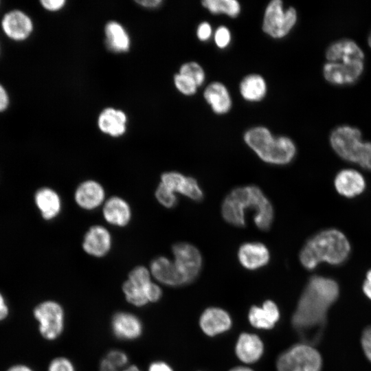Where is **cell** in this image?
Listing matches in <instances>:
<instances>
[{"mask_svg": "<svg viewBox=\"0 0 371 371\" xmlns=\"http://www.w3.org/2000/svg\"><path fill=\"white\" fill-rule=\"evenodd\" d=\"M339 294V285L332 278L313 276L308 280L291 317L294 329L306 344L319 339L326 323L328 310Z\"/></svg>", "mask_w": 371, "mask_h": 371, "instance_id": "cell-1", "label": "cell"}, {"mask_svg": "<svg viewBox=\"0 0 371 371\" xmlns=\"http://www.w3.org/2000/svg\"><path fill=\"white\" fill-rule=\"evenodd\" d=\"M254 212V221L262 230H268L273 223L274 212L271 203L258 186L250 185L233 189L224 199L221 214L229 224L241 227L246 225L245 213Z\"/></svg>", "mask_w": 371, "mask_h": 371, "instance_id": "cell-2", "label": "cell"}, {"mask_svg": "<svg viewBox=\"0 0 371 371\" xmlns=\"http://www.w3.org/2000/svg\"><path fill=\"white\" fill-rule=\"evenodd\" d=\"M350 253V245L341 231L329 228L312 236L300 252V261L308 270H313L321 262L332 265L344 263Z\"/></svg>", "mask_w": 371, "mask_h": 371, "instance_id": "cell-3", "label": "cell"}, {"mask_svg": "<svg viewBox=\"0 0 371 371\" xmlns=\"http://www.w3.org/2000/svg\"><path fill=\"white\" fill-rule=\"evenodd\" d=\"M244 140L260 159L273 165H286L295 155L294 142L285 136L274 137L265 127L258 126L248 130Z\"/></svg>", "mask_w": 371, "mask_h": 371, "instance_id": "cell-4", "label": "cell"}, {"mask_svg": "<svg viewBox=\"0 0 371 371\" xmlns=\"http://www.w3.org/2000/svg\"><path fill=\"white\" fill-rule=\"evenodd\" d=\"M276 366L278 371H321L322 359L311 345L298 344L282 352Z\"/></svg>", "mask_w": 371, "mask_h": 371, "instance_id": "cell-5", "label": "cell"}, {"mask_svg": "<svg viewBox=\"0 0 371 371\" xmlns=\"http://www.w3.org/2000/svg\"><path fill=\"white\" fill-rule=\"evenodd\" d=\"M329 142L335 153L342 159L357 164L364 141L357 127L342 124L330 132Z\"/></svg>", "mask_w": 371, "mask_h": 371, "instance_id": "cell-6", "label": "cell"}, {"mask_svg": "<svg viewBox=\"0 0 371 371\" xmlns=\"http://www.w3.org/2000/svg\"><path fill=\"white\" fill-rule=\"evenodd\" d=\"M297 20V14L294 8L285 9L280 0H273L266 8L262 30L270 36L280 38L291 32Z\"/></svg>", "mask_w": 371, "mask_h": 371, "instance_id": "cell-7", "label": "cell"}, {"mask_svg": "<svg viewBox=\"0 0 371 371\" xmlns=\"http://www.w3.org/2000/svg\"><path fill=\"white\" fill-rule=\"evenodd\" d=\"M33 314L43 338L53 341L62 335L65 329V313L60 304L53 300L43 302L34 308Z\"/></svg>", "mask_w": 371, "mask_h": 371, "instance_id": "cell-8", "label": "cell"}, {"mask_svg": "<svg viewBox=\"0 0 371 371\" xmlns=\"http://www.w3.org/2000/svg\"><path fill=\"white\" fill-rule=\"evenodd\" d=\"M364 69V60L326 61L322 74L328 83L341 87L355 83L361 77Z\"/></svg>", "mask_w": 371, "mask_h": 371, "instance_id": "cell-9", "label": "cell"}, {"mask_svg": "<svg viewBox=\"0 0 371 371\" xmlns=\"http://www.w3.org/2000/svg\"><path fill=\"white\" fill-rule=\"evenodd\" d=\"M172 252L173 261L186 283L194 281L199 276L203 263L199 249L190 243L180 242L173 245Z\"/></svg>", "mask_w": 371, "mask_h": 371, "instance_id": "cell-10", "label": "cell"}, {"mask_svg": "<svg viewBox=\"0 0 371 371\" xmlns=\"http://www.w3.org/2000/svg\"><path fill=\"white\" fill-rule=\"evenodd\" d=\"M113 335L123 341H133L139 338L144 330L142 320L135 314L127 311H117L111 320Z\"/></svg>", "mask_w": 371, "mask_h": 371, "instance_id": "cell-11", "label": "cell"}, {"mask_svg": "<svg viewBox=\"0 0 371 371\" xmlns=\"http://www.w3.org/2000/svg\"><path fill=\"white\" fill-rule=\"evenodd\" d=\"M111 247V235L105 227L100 225L91 226L86 232L82 243L84 251L95 258L105 256Z\"/></svg>", "mask_w": 371, "mask_h": 371, "instance_id": "cell-12", "label": "cell"}, {"mask_svg": "<svg viewBox=\"0 0 371 371\" xmlns=\"http://www.w3.org/2000/svg\"><path fill=\"white\" fill-rule=\"evenodd\" d=\"M76 203L85 210H93L105 201V190L103 186L94 180H86L81 182L74 192Z\"/></svg>", "mask_w": 371, "mask_h": 371, "instance_id": "cell-13", "label": "cell"}, {"mask_svg": "<svg viewBox=\"0 0 371 371\" xmlns=\"http://www.w3.org/2000/svg\"><path fill=\"white\" fill-rule=\"evenodd\" d=\"M152 277L158 282L169 286H179L187 284L173 260L165 256L153 259L150 265Z\"/></svg>", "mask_w": 371, "mask_h": 371, "instance_id": "cell-14", "label": "cell"}, {"mask_svg": "<svg viewBox=\"0 0 371 371\" xmlns=\"http://www.w3.org/2000/svg\"><path fill=\"white\" fill-rule=\"evenodd\" d=\"M238 258L240 265L249 270H256L268 264L270 253L265 245L260 242L245 243L240 246Z\"/></svg>", "mask_w": 371, "mask_h": 371, "instance_id": "cell-15", "label": "cell"}, {"mask_svg": "<svg viewBox=\"0 0 371 371\" xmlns=\"http://www.w3.org/2000/svg\"><path fill=\"white\" fill-rule=\"evenodd\" d=\"M325 57L330 62L364 60L365 54L354 40L341 38L327 47Z\"/></svg>", "mask_w": 371, "mask_h": 371, "instance_id": "cell-16", "label": "cell"}, {"mask_svg": "<svg viewBox=\"0 0 371 371\" xmlns=\"http://www.w3.org/2000/svg\"><path fill=\"white\" fill-rule=\"evenodd\" d=\"M102 215L109 224L123 227L130 223L132 213L131 207L126 200L118 196H113L104 201L102 205Z\"/></svg>", "mask_w": 371, "mask_h": 371, "instance_id": "cell-17", "label": "cell"}, {"mask_svg": "<svg viewBox=\"0 0 371 371\" xmlns=\"http://www.w3.org/2000/svg\"><path fill=\"white\" fill-rule=\"evenodd\" d=\"M334 185L339 194L347 198H352L364 191L366 181L359 172L347 168L341 170L337 174Z\"/></svg>", "mask_w": 371, "mask_h": 371, "instance_id": "cell-18", "label": "cell"}, {"mask_svg": "<svg viewBox=\"0 0 371 371\" xmlns=\"http://www.w3.org/2000/svg\"><path fill=\"white\" fill-rule=\"evenodd\" d=\"M199 324L204 333L212 337L229 329L232 320L229 315L223 309L211 307L203 311Z\"/></svg>", "mask_w": 371, "mask_h": 371, "instance_id": "cell-19", "label": "cell"}, {"mask_svg": "<svg viewBox=\"0 0 371 371\" xmlns=\"http://www.w3.org/2000/svg\"><path fill=\"white\" fill-rule=\"evenodd\" d=\"M5 33L14 40H23L32 31L31 19L20 10H12L7 13L1 22Z\"/></svg>", "mask_w": 371, "mask_h": 371, "instance_id": "cell-20", "label": "cell"}, {"mask_svg": "<svg viewBox=\"0 0 371 371\" xmlns=\"http://www.w3.org/2000/svg\"><path fill=\"white\" fill-rule=\"evenodd\" d=\"M279 317V309L271 300L265 301L262 306L251 307L248 314L249 321L254 327L265 330L272 328Z\"/></svg>", "mask_w": 371, "mask_h": 371, "instance_id": "cell-21", "label": "cell"}, {"mask_svg": "<svg viewBox=\"0 0 371 371\" xmlns=\"http://www.w3.org/2000/svg\"><path fill=\"white\" fill-rule=\"evenodd\" d=\"M263 349L262 341L256 335L244 333L237 340L235 351L241 361L251 363L261 357Z\"/></svg>", "mask_w": 371, "mask_h": 371, "instance_id": "cell-22", "label": "cell"}, {"mask_svg": "<svg viewBox=\"0 0 371 371\" xmlns=\"http://www.w3.org/2000/svg\"><path fill=\"white\" fill-rule=\"evenodd\" d=\"M125 113L113 108L104 109L98 117V126L102 132L112 137L122 135L126 131Z\"/></svg>", "mask_w": 371, "mask_h": 371, "instance_id": "cell-23", "label": "cell"}, {"mask_svg": "<svg viewBox=\"0 0 371 371\" xmlns=\"http://www.w3.org/2000/svg\"><path fill=\"white\" fill-rule=\"evenodd\" d=\"M204 98L217 114L227 113L232 106V100L226 87L221 82L209 85L203 93Z\"/></svg>", "mask_w": 371, "mask_h": 371, "instance_id": "cell-24", "label": "cell"}, {"mask_svg": "<svg viewBox=\"0 0 371 371\" xmlns=\"http://www.w3.org/2000/svg\"><path fill=\"white\" fill-rule=\"evenodd\" d=\"M35 202L45 220L54 218L61 210L62 204L58 194L49 188H43L36 192Z\"/></svg>", "mask_w": 371, "mask_h": 371, "instance_id": "cell-25", "label": "cell"}, {"mask_svg": "<svg viewBox=\"0 0 371 371\" xmlns=\"http://www.w3.org/2000/svg\"><path fill=\"white\" fill-rule=\"evenodd\" d=\"M240 92L246 100L250 102L261 100L267 93L265 80L258 74L248 75L240 82Z\"/></svg>", "mask_w": 371, "mask_h": 371, "instance_id": "cell-26", "label": "cell"}, {"mask_svg": "<svg viewBox=\"0 0 371 371\" xmlns=\"http://www.w3.org/2000/svg\"><path fill=\"white\" fill-rule=\"evenodd\" d=\"M106 43L115 52L127 51L130 46L129 36L124 28L117 22H109L105 27Z\"/></svg>", "mask_w": 371, "mask_h": 371, "instance_id": "cell-27", "label": "cell"}, {"mask_svg": "<svg viewBox=\"0 0 371 371\" xmlns=\"http://www.w3.org/2000/svg\"><path fill=\"white\" fill-rule=\"evenodd\" d=\"M201 3L212 14L223 13L236 17L240 12V3L236 0H204Z\"/></svg>", "mask_w": 371, "mask_h": 371, "instance_id": "cell-28", "label": "cell"}, {"mask_svg": "<svg viewBox=\"0 0 371 371\" xmlns=\"http://www.w3.org/2000/svg\"><path fill=\"white\" fill-rule=\"evenodd\" d=\"M122 289L126 300L133 306L142 307L149 303L145 291L128 280L123 282Z\"/></svg>", "mask_w": 371, "mask_h": 371, "instance_id": "cell-29", "label": "cell"}, {"mask_svg": "<svg viewBox=\"0 0 371 371\" xmlns=\"http://www.w3.org/2000/svg\"><path fill=\"white\" fill-rule=\"evenodd\" d=\"M187 177L176 171H168L161 175L160 183L175 194H182Z\"/></svg>", "mask_w": 371, "mask_h": 371, "instance_id": "cell-30", "label": "cell"}, {"mask_svg": "<svg viewBox=\"0 0 371 371\" xmlns=\"http://www.w3.org/2000/svg\"><path fill=\"white\" fill-rule=\"evenodd\" d=\"M127 280L144 291L147 286L153 281L150 269L142 265L137 266L131 270Z\"/></svg>", "mask_w": 371, "mask_h": 371, "instance_id": "cell-31", "label": "cell"}, {"mask_svg": "<svg viewBox=\"0 0 371 371\" xmlns=\"http://www.w3.org/2000/svg\"><path fill=\"white\" fill-rule=\"evenodd\" d=\"M179 74L191 78L196 85L201 86L205 80V72L200 65L195 62L183 64L179 69Z\"/></svg>", "mask_w": 371, "mask_h": 371, "instance_id": "cell-32", "label": "cell"}, {"mask_svg": "<svg viewBox=\"0 0 371 371\" xmlns=\"http://www.w3.org/2000/svg\"><path fill=\"white\" fill-rule=\"evenodd\" d=\"M157 201L166 208H172L177 204V197L175 192L159 183L155 192Z\"/></svg>", "mask_w": 371, "mask_h": 371, "instance_id": "cell-33", "label": "cell"}, {"mask_svg": "<svg viewBox=\"0 0 371 371\" xmlns=\"http://www.w3.org/2000/svg\"><path fill=\"white\" fill-rule=\"evenodd\" d=\"M182 195L194 201H201L204 196L203 192L198 181L192 177H187Z\"/></svg>", "mask_w": 371, "mask_h": 371, "instance_id": "cell-34", "label": "cell"}, {"mask_svg": "<svg viewBox=\"0 0 371 371\" xmlns=\"http://www.w3.org/2000/svg\"><path fill=\"white\" fill-rule=\"evenodd\" d=\"M174 82L177 89L184 95H191L196 92L198 86L188 76L179 73L175 76Z\"/></svg>", "mask_w": 371, "mask_h": 371, "instance_id": "cell-35", "label": "cell"}, {"mask_svg": "<svg viewBox=\"0 0 371 371\" xmlns=\"http://www.w3.org/2000/svg\"><path fill=\"white\" fill-rule=\"evenodd\" d=\"M104 358L119 369H124L128 366V357L121 350H111Z\"/></svg>", "mask_w": 371, "mask_h": 371, "instance_id": "cell-36", "label": "cell"}, {"mask_svg": "<svg viewBox=\"0 0 371 371\" xmlns=\"http://www.w3.org/2000/svg\"><path fill=\"white\" fill-rule=\"evenodd\" d=\"M47 371H76V368L69 359L58 357L49 363Z\"/></svg>", "mask_w": 371, "mask_h": 371, "instance_id": "cell-37", "label": "cell"}, {"mask_svg": "<svg viewBox=\"0 0 371 371\" xmlns=\"http://www.w3.org/2000/svg\"><path fill=\"white\" fill-rule=\"evenodd\" d=\"M357 164L363 169L371 171V142L364 141Z\"/></svg>", "mask_w": 371, "mask_h": 371, "instance_id": "cell-38", "label": "cell"}, {"mask_svg": "<svg viewBox=\"0 0 371 371\" xmlns=\"http://www.w3.org/2000/svg\"><path fill=\"white\" fill-rule=\"evenodd\" d=\"M231 34L225 26L218 27L214 34V41L218 47L225 48L230 43Z\"/></svg>", "mask_w": 371, "mask_h": 371, "instance_id": "cell-39", "label": "cell"}, {"mask_svg": "<svg viewBox=\"0 0 371 371\" xmlns=\"http://www.w3.org/2000/svg\"><path fill=\"white\" fill-rule=\"evenodd\" d=\"M145 293L149 303L157 302L162 297L161 288L153 281L147 286Z\"/></svg>", "mask_w": 371, "mask_h": 371, "instance_id": "cell-40", "label": "cell"}, {"mask_svg": "<svg viewBox=\"0 0 371 371\" xmlns=\"http://www.w3.org/2000/svg\"><path fill=\"white\" fill-rule=\"evenodd\" d=\"M361 343L366 357L371 362V325L366 327L363 330Z\"/></svg>", "mask_w": 371, "mask_h": 371, "instance_id": "cell-41", "label": "cell"}, {"mask_svg": "<svg viewBox=\"0 0 371 371\" xmlns=\"http://www.w3.org/2000/svg\"><path fill=\"white\" fill-rule=\"evenodd\" d=\"M196 35L200 41L208 40L212 35V27L207 22L201 23L197 28Z\"/></svg>", "mask_w": 371, "mask_h": 371, "instance_id": "cell-42", "label": "cell"}, {"mask_svg": "<svg viewBox=\"0 0 371 371\" xmlns=\"http://www.w3.org/2000/svg\"><path fill=\"white\" fill-rule=\"evenodd\" d=\"M42 5L47 10L50 11H56L61 9L65 3V0H42L41 1Z\"/></svg>", "mask_w": 371, "mask_h": 371, "instance_id": "cell-43", "label": "cell"}, {"mask_svg": "<svg viewBox=\"0 0 371 371\" xmlns=\"http://www.w3.org/2000/svg\"><path fill=\"white\" fill-rule=\"evenodd\" d=\"M147 371H173V370L167 363L155 361L150 363Z\"/></svg>", "mask_w": 371, "mask_h": 371, "instance_id": "cell-44", "label": "cell"}, {"mask_svg": "<svg viewBox=\"0 0 371 371\" xmlns=\"http://www.w3.org/2000/svg\"><path fill=\"white\" fill-rule=\"evenodd\" d=\"M362 289L365 295L371 300V269L366 273Z\"/></svg>", "mask_w": 371, "mask_h": 371, "instance_id": "cell-45", "label": "cell"}, {"mask_svg": "<svg viewBox=\"0 0 371 371\" xmlns=\"http://www.w3.org/2000/svg\"><path fill=\"white\" fill-rule=\"evenodd\" d=\"M8 104V96L4 88L0 85V111L5 109Z\"/></svg>", "mask_w": 371, "mask_h": 371, "instance_id": "cell-46", "label": "cell"}, {"mask_svg": "<svg viewBox=\"0 0 371 371\" xmlns=\"http://www.w3.org/2000/svg\"><path fill=\"white\" fill-rule=\"evenodd\" d=\"M8 315V308L5 303L3 295L0 293V321L4 319Z\"/></svg>", "mask_w": 371, "mask_h": 371, "instance_id": "cell-47", "label": "cell"}, {"mask_svg": "<svg viewBox=\"0 0 371 371\" xmlns=\"http://www.w3.org/2000/svg\"><path fill=\"white\" fill-rule=\"evenodd\" d=\"M137 3H138L142 6L146 7V8H155L158 6L161 3V1L160 0H153V1H137Z\"/></svg>", "mask_w": 371, "mask_h": 371, "instance_id": "cell-48", "label": "cell"}, {"mask_svg": "<svg viewBox=\"0 0 371 371\" xmlns=\"http://www.w3.org/2000/svg\"><path fill=\"white\" fill-rule=\"evenodd\" d=\"M8 371H33L30 368L24 365H17L10 368Z\"/></svg>", "mask_w": 371, "mask_h": 371, "instance_id": "cell-49", "label": "cell"}, {"mask_svg": "<svg viewBox=\"0 0 371 371\" xmlns=\"http://www.w3.org/2000/svg\"><path fill=\"white\" fill-rule=\"evenodd\" d=\"M120 371H142V370L135 365H128L127 367L121 370Z\"/></svg>", "mask_w": 371, "mask_h": 371, "instance_id": "cell-50", "label": "cell"}, {"mask_svg": "<svg viewBox=\"0 0 371 371\" xmlns=\"http://www.w3.org/2000/svg\"><path fill=\"white\" fill-rule=\"evenodd\" d=\"M229 371H254V370L247 367L238 366V367L232 368Z\"/></svg>", "mask_w": 371, "mask_h": 371, "instance_id": "cell-51", "label": "cell"}, {"mask_svg": "<svg viewBox=\"0 0 371 371\" xmlns=\"http://www.w3.org/2000/svg\"><path fill=\"white\" fill-rule=\"evenodd\" d=\"M368 45L371 49V30L368 36Z\"/></svg>", "mask_w": 371, "mask_h": 371, "instance_id": "cell-52", "label": "cell"}]
</instances>
